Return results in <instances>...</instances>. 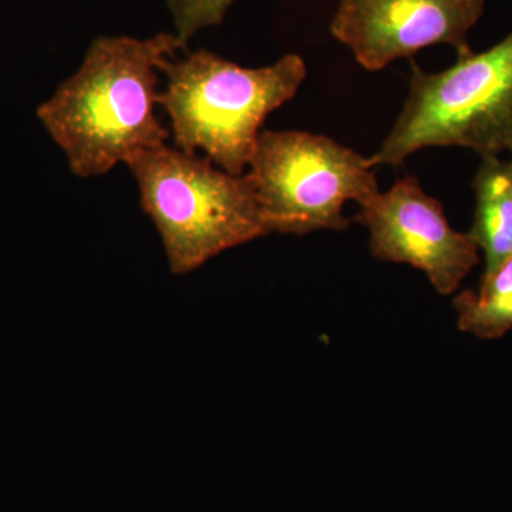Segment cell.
<instances>
[{"label":"cell","mask_w":512,"mask_h":512,"mask_svg":"<svg viewBox=\"0 0 512 512\" xmlns=\"http://www.w3.org/2000/svg\"><path fill=\"white\" fill-rule=\"evenodd\" d=\"M507 167H508V173H510L511 184H512V160L510 161V163H507Z\"/></svg>","instance_id":"8fae6325"},{"label":"cell","mask_w":512,"mask_h":512,"mask_svg":"<svg viewBox=\"0 0 512 512\" xmlns=\"http://www.w3.org/2000/svg\"><path fill=\"white\" fill-rule=\"evenodd\" d=\"M126 165L163 241L171 274H191L222 252L271 234L247 174L225 173L210 158L167 143L141 151Z\"/></svg>","instance_id":"3957f363"},{"label":"cell","mask_w":512,"mask_h":512,"mask_svg":"<svg viewBox=\"0 0 512 512\" xmlns=\"http://www.w3.org/2000/svg\"><path fill=\"white\" fill-rule=\"evenodd\" d=\"M160 92L170 117L174 147L204 154L222 171L244 175L266 117L298 93L308 69L299 55H286L271 66L248 69L197 50L167 60Z\"/></svg>","instance_id":"7a4b0ae2"},{"label":"cell","mask_w":512,"mask_h":512,"mask_svg":"<svg viewBox=\"0 0 512 512\" xmlns=\"http://www.w3.org/2000/svg\"><path fill=\"white\" fill-rule=\"evenodd\" d=\"M356 222L375 258L419 269L440 295H453L480 261L471 235L451 228L443 204L412 175L360 204Z\"/></svg>","instance_id":"8992f818"},{"label":"cell","mask_w":512,"mask_h":512,"mask_svg":"<svg viewBox=\"0 0 512 512\" xmlns=\"http://www.w3.org/2000/svg\"><path fill=\"white\" fill-rule=\"evenodd\" d=\"M466 147L481 157L512 153V33L444 72L413 63L410 92L373 165H402L427 147Z\"/></svg>","instance_id":"277c9868"},{"label":"cell","mask_w":512,"mask_h":512,"mask_svg":"<svg viewBox=\"0 0 512 512\" xmlns=\"http://www.w3.org/2000/svg\"><path fill=\"white\" fill-rule=\"evenodd\" d=\"M245 174L271 234L343 231L346 202L379 192L370 158L306 131L262 130Z\"/></svg>","instance_id":"5b68a950"},{"label":"cell","mask_w":512,"mask_h":512,"mask_svg":"<svg viewBox=\"0 0 512 512\" xmlns=\"http://www.w3.org/2000/svg\"><path fill=\"white\" fill-rule=\"evenodd\" d=\"M476 214L468 234L483 249L484 275L494 274L512 256V184L507 163L484 157L474 178Z\"/></svg>","instance_id":"ba28073f"},{"label":"cell","mask_w":512,"mask_h":512,"mask_svg":"<svg viewBox=\"0 0 512 512\" xmlns=\"http://www.w3.org/2000/svg\"><path fill=\"white\" fill-rule=\"evenodd\" d=\"M484 6L485 0H340L330 32L363 69L379 72L434 45L470 55L468 32Z\"/></svg>","instance_id":"52a82bcc"},{"label":"cell","mask_w":512,"mask_h":512,"mask_svg":"<svg viewBox=\"0 0 512 512\" xmlns=\"http://www.w3.org/2000/svg\"><path fill=\"white\" fill-rule=\"evenodd\" d=\"M235 0H167L175 35L187 45L200 30L222 23Z\"/></svg>","instance_id":"30bf717a"},{"label":"cell","mask_w":512,"mask_h":512,"mask_svg":"<svg viewBox=\"0 0 512 512\" xmlns=\"http://www.w3.org/2000/svg\"><path fill=\"white\" fill-rule=\"evenodd\" d=\"M184 47L175 33L97 37L79 70L37 107L76 177H100L167 143L170 134L156 114L158 72Z\"/></svg>","instance_id":"6da1fadb"},{"label":"cell","mask_w":512,"mask_h":512,"mask_svg":"<svg viewBox=\"0 0 512 512\" xmlns=\"http://www.w3.org/2000/svg\"><path fill=\"white\" fill-rule=\"evenodd\" d=\"M457 326L478 339L503 338L512 330V256L494 274L484 275L478 289H466L453 301Z\"/></svg>","instance_id":"9c48e42d"}]
</instances>
